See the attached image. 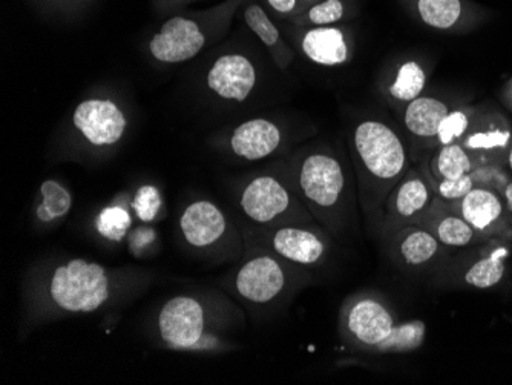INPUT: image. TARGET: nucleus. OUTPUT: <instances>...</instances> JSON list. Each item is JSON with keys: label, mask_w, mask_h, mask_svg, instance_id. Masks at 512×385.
<instances>
[{"label": "nucleus", "mask_w": 512, "mask_h": 385, "mask_svg": "<svg viewBox=\"0 0 512 385\" xmlns=\"http://www.w3.org/2000/svg\"><path fill=\"white\" fill-rule=\"evenodd\" d=\"M350 143L358 175L359 203L368 226L379 234L385 201L411 169L410 152L394 126L375 117L355 126Z\"/></svg>", "instance_id": "f257e3e1"}, {"label": "nucleus", "mask_w": 512, "mask_h": 385, "mask_svg": "<svg viewBox=\"0 0 512 385\" xmlns=\"http://www.w3.org/2000/svg\"><path fill=\"white\" fill-rule=\"evenodd\" d=\"M295 185L316 221L332 232L344 229L352 214L355 189L338 157L325 151L304 155L296 166Z\"/></svg>", "instance_id": "f03ea898"}, {"label": "nucleus", "mask_w": 512, "mask_h": 385, "mask_svg": "<svg viewBox=\"0 0 512 385\" xmlns=\"http://www.w3.org/2000/svg\"><path fill=\"white\" fill-rule=\"evenodd\" d=\"M240 208L247 220L264 228L286 224L315 226V217L302 203L299 195L275 175H258L244 186Z\"/></svg>", "instance_id": "7ed1b4c3"}, {"label": "nucleus", "mask_w": 512, "mask_h": 385, "mask_svg": "<svg viewBox=\"0 0 512 385\" xmlns=\"http://www.w3.org/2000/svg\"><path fill=\"white\" fill-rule=\"evenodd\" d=\"M398 324L396 313L381 293L350 295L339 312V332L352 349L373 353Z\"/></svg>", "instance_id": "20e7f679"}, {"label": "nucleus", "mask_w": 512, "mask_h": 385, "mask_svg": "<svg viewBox=\"0 0 512 385\" xmlns=\"http://www.w3.org/2000/svg\"><path fill=\"white\" fill-rule=\"evenodd\" d=\"M50 293L60 309L89 313L96 312L108 301L111 290L106 270L100 264L74 258L54 270Z\"/></svg>", "instance_id": "39448f33"}, {"label": "nucleus", "mask_w": 512, "mask_h": 385, "mask_svg": "<svg viewBox=\"0 0 512 385\" xmlns=\"http://www.w3.org/2000/svg\"><path fill=\"white\" fill-rule=\"evenodd\" d=\"M292 267L295 264L261 249L238 267L234 278L235 292L252 306H269L283 298L295 283Z\"/></svg>", "instance_id": "423d86ee"}, {"label": "nucleus", "mask_w": 512, "mask_h": 385, "mask_svg": "<svg viewBox=\"0 0 512 385\" xmlns=\"http://www.w3.org/2000/svg\"><path fill=\"white\" fill-rule=\"evenodd\" d=\"M436 194L427 174L411 168L385 201L379 238L388 240L391 235L416 224L428 211Z\"/></svg>", "instance_id": "0eeeda50"}, {"label": "nucleus", "mask_w": 512, "mask_h": 385, "mask_svg": "<svg viewBox=\"0 0 512 385\" xmlns=\"http://www.w3.org/2000/svg\"><path fill=\"white\" fill-rule=\"evenodd\" d=\"M263 234V249L298 267L318 266L329 255V240L315 226L286 224L269 228Z\"/></svg>", "instance_id": "6e6552de"}, {"label": "nucleus", "mask_w": 512, "mask_h": 385, "mask_svg": "<svg viewBox=\"0 0 512 385\" xmlns=\"http://www.w3.org/2000/svg\"><path fill=\"white\" fill-rule=\"evenodd\" d=\"M391 263L405 272H427L440 258L444 247L440 241L421 224H411L407 228L382 241Z\"/></svg>", "instance_id": "1a4fd4ad"}, {"label": "nucleus", "mask_w": 512, "mask_h": 385, "mask_svg": "<svg viewBox=\"0 0 512 385\" xmlns=\"http://www.w3.org/2000/svg\"><path fill=\"white\" fill-rule=\"evenodd\" d=\"M77 131L94 146H112L122 140L126 122L122 109L111 100H85L74 111Z\"/></svg>", "instance_id": "9d476101"}, {"label": "nucleus", "mask_w": 512, "mask_h": 385, "mask_svg": "<svg viewBox=\"0 0 512 385\" xmlns=\"http://www.w3.org/2000/svg\"><path fill=\"white\" fill-rule=\"evenodd\" d=\"M158 329L168 346L191 350L204 335L203 306L195 298H172L158 315Z\"/></svg>", "instance_id": "9b49d317"}, {"label": "nucleus", "mask_w": 512, "mask_h": 385, "mask_svg": "<svg viewBox=\"0 0 512 385\" xmlns=\"http://www.w3.org/2000/svg\"><path fill=\"white\" fill-rule=\"evenodd\" d=\"M206 37L194 20L175 16L166 20L160 33L149 43L154 59L163 63H181L194 59L203 50Z\"/></svg>", "instance_id": "f8f14e48"}, {"label": "nucleus", "mask_w": 512, "mask_h": 385, "mask_svg": "<svg viewBox=\"0 0 512 385\" xmlns=\"http://www.w3.org/2000/svg\"><path fill=\"white\" fill-rule=\"evenodd\" d=\"M255 65L244 54H224L207 73V86L224 100L244 102L256 86Z\"/></svg>", "instance_id": "ddd939ff"}, {"label": "nucleus", "mask_w": 512, "mask_h": 385, "mask_svg": "<svg viewBox=\"0 0 512 385\" xmlns=\"http://www.w3.org/2000/svg\"><path fill=\"white\" fill-rule=\"evenodd\" d=\"M302 54L319 66H342L353 56V42L344 28L313 27L299 40Z\"/></svg>", "instance_id": "4468645a"}, {"label": "nucleus", "mask_w": 512, "mask_h": 385, "mask_svg": "<svg viewBox=\"0 0 512 385\" xmlns=\"http://www.w3.org/2000/svg\"><path fill=\"white\" fill-rule=\"evenodd\" d=\"M283 131L272 120L252 119L241 123L230 135V149L247 162H258L278 151Z\"/></svg>", "instance_id": "2eb2a0df"}, {"label": "nucleus", "mask_w": 512, "mask_h": 385, "mask_svg": "<svg viewBox=\"0 0 512 385\" xmlns=\"http://www.w3.org/2000/svg\"><path fill=\"white\" fill-rule=\"evenodd\" d=\"M184 240L194 247H209L226 235V215L212 201L198 200L186 208L180 218Z\"/></svg>", "instance_id": "dca6fc26"}, {"label": "nucleus", "mask_w": 512, "mask_h": 385, "mask_svg": "<svg viewBox=\"0 0 512 385\" xmlns=\"http://www.w3.org/2000/svg\"><path fill=\"white\" fill-rule=\"evenodd\" d=\"M421 224L445 247H465L474 240L476 231L457 212L448 209V201L434 198L428 211L422 215Z\"/></svg>", "instance_id": "f3484780"}, {"label": "nucleus", "mask_w": 512, "mask_h": 385, "mask_svg": "<svg viewBox=\"0 0 512 385\" xmlns=\"http://www.w3.org/2000/svg\"><path fill=\"white\" fill-rule=\"evenodd\" d=\"M451 108L444 100L433 96L417 97L404 106L402 125L408 135L421 142H436L440 123L450 114Z\"/></svg>", "instance_id": "a211bd4d"}, {"label": "nucleus", "mask_w": 512, "mask_h": 385, "mask_svg": "<svg viewBox=\"0 0 512 385\" xmlns=\"http://www.w3.org/2000/svg\"><path fill=\"white\" fill-rule=\"evenodd\" d=\"M428 83V71L425 63L417 59L402 60L394 68L391 77L382 85V93L388 102L399 106L408 105L424 94Z\"/></svg>", "instance_id": "6ab92c4d"}, {"label": "nucleus", "mask_w": 512, "mask_h": 385, "mask_svg": "<svg viewBox=\"0 0 512 385\" xmlns=\"http://www.w3.org/2000/svg\"><path fill=\"white\" fill-rule=\"evenodd\" d=\"M457 214L470 224L476 232L493 228L502 218L503 203L496 192L474 186L462 200L456 201Z\"/></svg>", "instance_id": "aec40b11"}, {"label": "nucleus", "mask_w": 512, "mask_h": 385, "mask_svg": "<svg viewBox=\"0 0 512 385\" xmlns=\"http://www.w3.org/2000/svg\"><path fill=\"white\" fill-rule=\"evenodd\" d=\"M405 4L422 25L437 31H453L465 17L463 0H405Z\"/></svg>", "instance_id": "412c9836"}, {"label": "nucleus", "mask_w": 512, "mask_h": 385, "mask_svg": "<svg viewBox=\"0 0 512 385\" xmlns=\"http://www.w3.org/2000/svg\"><path fill=\"white\" fill-rule=\"evenodd\" d=\"M244 20L247 27L263 42L264 47L269 50L270 56L275 60L281 70L286 71L293 60V51L287 47L281 33L273 24L269 14L258 4H250L244 10Z\"/></svg>", "instance_id": "4be33fe9"}, {"label": "nucleus", "mask_w": 512, "mask_h": 385, "mask_svg": "<svg viewBox=\"0 0 512 385\" xmlns=\"http://www.w3.org/2000/svg\"><path fill=\"white\" fill-rule=\"evenodd\" d=\"M471 171H473V160L470 152L460 143H453V145L439 146L434 151L428 174L431 181H439L463 177L471 174Z\"/></svg>", "instance_id": "5701e85b"}, {"label": "nucleus", "mask_w": 512, "mask_h": 385, "mask_svg": "<svg viewBox=\"0 0 512 385\" xmlns=\"http://www.w3.org/2000/svg\"><path fill=\"white\" fill-rule=\"evenodd\" d=\"M427 339V324L422 320H408L398 323L390 336L382 341L375 352L378 355H404L413 353L424 346Z\"/></svg>", "instance_id": "b1692460"}, {"label": "nucleus", "mask_w": 512, "mask_h": 385, "mask_svg": "<svg viewBox=\"0 0 512 385\" xmlns=\"http://www.w3.org/2000/svg\"><path fill=\"white\" fill-rule=\"evenodd\" d=\"M508 258V251L505 247H499L490 255L480 258L465 272L463 281L468 286L476 289H491L503 280L505 275V261Z\"/></svg>", "instance_id": "393cba45"}, {"label": "nucleus", "mask_w": 512, "mask_h": 385, "mask_svg": "<svg viewBox=\"0 0 512 385\" xmlns=\"http://www.w3.org/2000/svg\"><path fill=\"white\" fill-rule=\"evenodd\" d=\"M40 194H42L43 200L37 208L36 214L37 218L43 223L59 220L71 211L73 197L69 194L68 189L57 181H43L42 186H40Z\"/></svg>", "instance_id": "a878e982"}, {"label": "nucleus", "mask_w": 512, "mask_h": 385, "mask_svg": "<svg viewBox=\"0 0 512 385\" xmlns=\"http://www.w3.org/2000/svg\"><path fill=\"white\" fill-rule=\"evenodd\" d=\"M509 140H511V132L502 122L488 123L479 128H470L460 145L468 152L497 151V149H505Z\"/></svg>", "instance_id": "bb28decb"}, {"label": "nucleus", "mask_w": 512, "mask_h": 385, "mask_svg": "<svg viewBox=\"0 0 512 385\" xmlns=\"http://www.w3.org/2000/svg\"><path fill=\"white\" fill-rule=\"evenodd\" d=\"M347 13L345 0H321L318 4L304 8L296 16L299 17L301 24L312 25V27H333L341 24L347 17Z\"/></svg>", "instance_id": "cd10ccee"}, {"label": "nucleus", "mask_w": 512, "mask_h": 385, "mask_svg": "<svg viewBox=\"0 0 512 385\" xmlns=\"http://www.w3.org/2000/svg\"><path fill=\"white\" fill-rule=\"evenodd\" d=\"M96 228L106 240L120 241L131 228V215L119 206L103 209L97 217Z\"/></svg>", "instance_id": "c85d7f7f"}, {"label": "nucleus", "mask_w": 512, "mask_h": 385, "mask_svg": "<svg viewBox=\"0 0 512 385\" xmlns=\"http://www.w3.org/2000/svg\"><path fill=\"white\" fill-rule=\"evenodd\" d=\"M470 128V112L465 111V109L450 111V114L440 123L439 131H437V146H447L462 142L463 137L467 135Z\"/></svg>", "instance_id": "c756f323"}, {"label": "nucleus", "mask_w": 512, "mask_h": 385, "mask_svg": "<svg viewBox=\"0 0 512 385\" xmlns=\"http://www.w3.org/2000/svg\"><path fill=\"white\" fill-rule=\"evenodd\" d=\"M430 183L436 197L448 201V203H456V201L462 200L474 188V178L471 174L451 178V180H430Z\"/></svg>", "instance_id": "7c9ffc66"}, {"label": "nucleus", "mask_w": 512, "mask_h": 385, "mask_svg": "<svg viewBox=\"0 0 512 385\" xmlns=\"http://www.w3.org/2000/svg\"><path fill=\"white\" fill-rule=\"evenodd\" d=\"M132 208H134L135 214L140 220L146 221V223L154 220L161 208L160 192L155 186H142L135 194Z\"/></svg>", "instance_id": "2f4dec72"}, {"label": "nucleus", "mask_w": 512, "mask_h": 385, "mask_svg": "<svg viewBox=\"0 0 512 385\" xmlns=\"http://www.w3.org/2000/svg\"><path fill=\"white\" fill-rule=\"evenodd\" d=\"M267 4L276 16L281 17L295 16L299 10L298 0H267Z\"/></svg>", "instance_id": "473e14b6"}, {"label": "nucleus", "mask_w": 512, "mask_h": 385, "mask_svg": "<svg viewBox=\"0 0 512 385\" xmlns=\"http://www.w3.org/2000/svg\"><path fill=\"white\" fill-rule=\"evenodd\" d=\"M503 195H505L506 205H508L509 211L512 212V181L505 186L503 189Z\"/></svg>", "instance_id": "72a5a7b5"}, {"label": "nucleus", "mask_w": 512, "mask_h": 385, "mask_svg": "<svg viewBox=\"0 0 512 385\" xmlns=\"http://www.w3.org/2000/svg\"><path fill=\"white\" fill-rule=\"evenodd\" d=\"M321 0H298L299 10H304V8L310 7V5L318 4ZM298 10V11H299Z\"/></svg>", "instance_id": "f704fd0d"}, {"label": "nucleus", "mask_w": 512, "mask_h": 385, "mask_svg": "<svg viewBox=\"0 0 512 385\" xmlns=\"http://www.w3.org/2000/svg\"><path fill=\"white\" fill-rule=\"evenodd\" d=\"M508 166L512 172V146H511V148H509V151H508Z\"/></svg>", "instance_id": "c9c22d12"}, {"label": "nucleus", "mask_w": 512, "mask_h": 385, "mask_svg": "<svg viewBox=\"0 0 512 385\" xmlns=\"http://www.w3.org/2000/svg\"><path fill=\"white\" fill-rule=\"evenodd\" d=\"M511 100H512V83H511Z\"/></svg>", "instance_id": "e433bc0d"}]
</instances>
